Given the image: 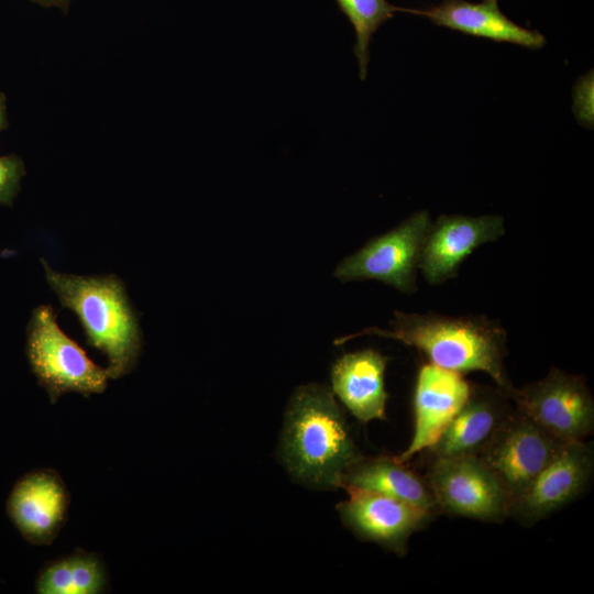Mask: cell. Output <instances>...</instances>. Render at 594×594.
I'll return each mask as SVG.
<instances>
[{"label":"cell","instance_id":"7402d4cb","mask_svg":"<svg viewBox=\"0 0 594 594\" xmlns=\"http://www.w3.org/2000/svg\"><path fill=\"white\" fill-rule=\"evenodd\" d=\"M8 125L7 114H6V97L0 92V131L6 129Z\"/></svg>","mask_w":594,"mask_h":594},{"label":"cell","instance_id":"ba28073f","mask_svg":"<svg viewBox=\"0 0 594 594\" xmlns=\"http://www.w3.org/2000/svg\"><path fill=\"white\" fill-rule=\"evenodd\" d=\"M566 443L515 408L479 457L501 481L512 505Z\"/></svg>","mask_w":594,"mask_h":594},{"label":"cell","instance_id":"5bb4252c","mask_svg":"<svg viewBox=\"0 0 594 594\" xmlns=\"http://www.w3.org/2000/svg\"><path fill=\"white\" fill-rule=\"evenodd\" d=\"M498 387L471 386L468 399L426 451L429 459L480 455L513 411Z\"/></svg>","mask_w":594,"mask_h":594},{"label":"cell","instance_id":"30bf717a","mask_svg":"<svg viewBox=\"0 0 594 594\" xmlns=\"http://www.w3.org/2000/svg\"><path fill=\"white\" fill-rule=\"evenodd\" d=\"M349 498L338 506L343 522L360 538L374 541L399 556L409 537L433 514L409 503L363 490L345 488Z\"/></svg>","mask_w":594,"mask_h":594},{"label":"cell","instance_id":"2e32d148","mask_svg":"<svg viewBox=\"0 0 594 594\" xmlns=\"http://www.w3.org/2000/svg\"><path fill=\"white\" fill-rule=\"evenodd\" d=\"M385 367L386 358L370 349L344 354L332 366L333 393L363 422L386 418Z\"/></svg>","mask_w":594,"mask_h":594},{"label":"cell","instance_id":"7a4b0ae2","mask_svg":"<svg viewBox=\"0 0 594 594\" xmlns=\"http://www.w3.org/2000/svg\"><path fill=\"white\" fill-rule=\"evenodd\" d=\"M283 454L288 470L320 488L341 486L344 473L362 457L332 393L310 384L296 389L285 419Z\"/></svg>","mask_w":594,"mask_h":594},{"label":"cell","instance_id":"277c9868","mask_svg":"<svg viewBox=\"0 0 594 594\" xmlns=\"http://www.w3.org/2000/svg\"><path fill=\"white\" fill-rule=\"evenodd\" d=\"M26 355L38 384L52 404L66 393L86 397L107 387V370L94 363L85 350L59 327L50 305L37 306L26 329Z\"/></svg>","mask_w":594,"mask_h":594},{"label":"cell","instance_id":"8992f818","mask_svg":"<svg viewBox=\"0 0 594 594\" xmlns=\"http://www.w3.org/2000/svg\"><path fill=\"white\" fill-rule=\"evenodd\" d=\"M429 212L418 211L342 260L334 270L341 282L375 279L403 293L416 289V272L431 227Z\"/></svg>","mask_w":594,"mask_h":594},{"label":"cell","instance_id":"3957f363","mask_svg":"<svg viewBox=\"0 0 594 594\" xmlns=\"http://www.w3.org/2000/svg\"><path fill=\"white\" fill-rule=\"evenodd\" d=\"M41 261L48 286L61 305L77 316L87 344L107 356L108 377L117 380L129 374L141 353L142 332L123 282L113 274L59 273L44 258Z\"/></svg>","mask_w":594,"mask_h":594},{"label":"cell","instance_id":"4fadbf2b","mask_svg":"<svg viewBox=\"0 0 594 594\" xmlns=\"http://www.w3.org/2000/svg\"><path fill=\"white\" fill-rule=\"evenodd\" d=\"M470 391L471 385L461 373L424 364L414 394V435L406 450L394 457L396 461L406 463L429 449L463 406Z\"/></svg>","mask_w":594,"mask_h":594},{"label":"cell","instance_id":"5b68a950","mask_svg":"<svg viewBox=\"0 0 594 594\" xmlns=\"http://www.w3.org/2000/svg\"><path fill=\"white\" fill-rule=\"evenodd\" d=\"M425 479L438 512L490 522L508 517L509 497L477 455L431 460Z\"/></svg>","mask_w":594,"mask_h":594},{"label":"cell","instance_id":"ac0fdd59","mask_svg":"<svg viewBox=\"0 0 594 594\" xmlns=\"http://www.w3.org/2000/svg\"><path fill=\"white\" fill-rule=\"evenodd\" d=\"M107 585V573L95 553L77 552L48 564L36 581L40 594H98Z\"/></svg>","mask_w":594,"mask_h":594},{"label":"cell","instance_id":"52a82bcc","mask_svg":"<svg viewBox=\"0 0 594 594\" xmlns=\"http://www.w3.org/2000/svg\"><path fill=\"white\" fill-rule=\"evenodd\" d=\"M516 408L564 442L583 441L594 429V400L585 381L552 369L547 376L516 388Z\"/></svg>","mask_w":594,"mask_h":594},{"label":"cell","instance_id":"7c38bea8","mask_svg":"<svg viewBox=\"0 0 594 594\" xmlns=\"http://www.w3.org/2000/svg\"><path fill=\"white\" fill-rule=\"evenodd\" d=\"M69 502L59 474L43 469L16 482L8 498L7 512L23 538L36 546H48L66 520Z\"/></svg>","mask_w":594,"mask_h":594},{"label":"cell","instance_id":"d6986e66","mask_svg":"<svg viewBox=\"0 0 594 594\" xmlns=\"http://www.w3.org/2000/svg\"><path fill=\"white\" fill-rule=\"evenodd\" d=\"M348 16L355 31L354 55L359 64V76L366 78L370 62V43L372 35L397 11L407 9L391 4L387 0H336Z\"/></svg>","mask_w":594,"mask_h":594},{"label":"cell","instance_id":"ffe728a7","mask_svg":"<svg viewBox=\"0 0 594 594\" xmlns=\"http://www.w3.org/2000/svg\"><path fill=\"white\" fill-rule=\"evenodd\" d=\"M24 173V165L19 156H0V204L12 206Z\"/></svg>","mask_w":594,"mask_h":594},{"label":"cell","instance_id":"44dd1931","mask_svg":"<svg viewBox=\"0 0 594 594\" xmlns=\"http://www.w3.org/2000/svg\"><path fill=\"white\" fill-rule=\"evenodd\" d=\"M33 1L43 6H46V7H52V6L59 7L64 11L67 10V7L70 2V0H33Z\"/></svg>","mask_w":594,"mask_h":594},{"label":"cell","instance_id":"9a60e30c","mask_svg":"<svg viewBox=\"0 0 594 594\" xmlns=\"http://www.w3.org/2000/svg\"><path fill=\"white\" fill-rule=\"evenodd\" d=\"M406 12L428 18L440 26L496 42L516 44L530 50H539L546 44L541 33L509 20L499 10L497 0H484L480 3L444 0L428 9H407Z\"/></svg>","mask_w":594,"mask_h":594},{"label":"cell","instance_id":"9c48e42d","mask_svg":"<svg viewBox=\"0 0 594 594\" xmlns=\"http://www.w3.org/2000/svg\"><path fill=\"white\" fill-rule=\"evenodd\" d=\"M594 470L593 444L568 442L512 503L508 517L530 526L578 498Z\"/></svg>","mask_w":594,"mask_h":594},{"label":"cell","instance_id":"e0dca14e","mask_svg":"<svg viewBox=\"0 0 594 594\" xmlns=\"http://www.w3.org/2000/svg\"><path fill=\"white\" fill-rule=\"evenodd\" d=\"M341 486L383 494L431 514L438 512L426 479L395 458H361L344 473Z\"/></svg>","mask_w":594,"mask_h":594},{"label":"cell","instance_id":"6da1fadb","mask_svg":"<svg viewBox=\"0 0 594 594\" xmlns=\"http://www.w3.org/2000/svg\"><path fill=\"white\" fill-rule=\"evenodd\" d=\"M391 326V329L371 327L337 339L334 344L363 334L394 339L420 350L436 366L458 373H487L512 400L516 387L506 373V332L499 324L484 316L446 317L395 311Z\"/></svg>","mask_w":594,"mask_h":594},{"label":"cell","instance_id":"8fae6325","mask_svg":"<svg viewBox=\"0 0 594 594\" xmlns=\"http://www.w3.org/2000/svg\"><path fill=\"white\" fill-rule=\"evenodd\" d=\"M505 233L501 216H440L428 231L418 268L430 284L455 277L463 260L475 249Z\"/></svg>","mask_w":594,"mask_h":594}]
</instances>
